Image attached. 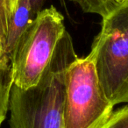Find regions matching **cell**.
Returning <instances> with one entry per match:
<instances>
[{"instance_id": "cell-2", "label": "cell", "mask_w": 128, "mask_h": 128, "mask_svg": "<svg viewBox=\"0 0 128 128\" xmlns=\"http://www.w3.org/2000/svg\"><path fill=\"white\" fill-rule=\"evenodd\" d=\"M90 53L109 101L128 103V1L103 18Z\"/></svg>"}, {"instance_id": "cell-13", "label": "cell", "mask_w": 128, "mask_h": 128, "mask_svg": "<svg viewBox=\"0 0 128 128\" xmlns=\"http://www.w3.org/2000/svg\"><path fill=\"white\" fill-rule=\"evenodd\" d=\"M117 1H118L119 3H121V4H122V3H124V2H127L128 0H117Z\"/></svg>"}, {"instance_id": "cell-6", "label": "cell", "mask_w": 128, "mask_h": 128, "mask_svg": "<svg viewBox=\"0 0 128 128\" xmlns=\"http://www.w3.org/2000/svg\"><path fill=\"white\" fill-rule=\"evenodd\" d=\"M78 4L86 13H92L102 17H106L113 10L121 4L117 0H70ZM123 4V3H122Z\"/></svg>"}, {"instance_id": "cell-12", "label": "cell", "mask_w": 128, "mask_h": 128, "mask_svg": "<svg viewBox=\"0 0 128 128\" xmlns=\"http://www.w3.org/2000/svg\"><path fill=\"white\" fill-rule=\"evenodd\" d=\"M9 2V10H10V13H11V16L12 15L13 12H14L15 8H16L17 4H18V0H8ZM12 18V17H11Z\"/></svg>"}, {"instance_id": "cell-9", "label": "cell", "mask_w": 128, "mask_h": 128, "mask_svg": "<svg viewBox=\"0 0 128 128\" xmlns=\"http://www.w3.org/2000/svg\"><path fill=\"white\" fill-rule=\"evenodd\" d=\"M11 17L8 0H0V39L4 48V53H6V36H7Z\"/></svg>"}, {"instance_id": "cell-4", "label": "cell", "mask_w": 128, "mask_h": 128, "mask_svg": "<svg viewBox=\"0 0 128 128\" xmlns=\"http://www.w3.org/2000/svg\"><path fill=\"white\" fill-rule=\"evenodd\" d=\"M96 75L90 53L67 71L64 128H101L113 112Z\"/></svg>"}, {"instance_id": "cell-3", "label": "cell", "mask_w": 128, "mask_h": 128, "mask_svg": "<svg viewBox=\"0 0 128 128\" xmlns=\"http://www.w3.org/2000/svg\"><path fill=\"white\" fill-rule=\"evenodd\" d=\"M66 32L64 18L54 6L42 9L18 40L11 57L13 85H36Z\"/></svg>"}, {"instance_id": "cell-5", "label": "cell", "mask_w": 128, "mask_h": 128, "mask_svg": "<svg viewBox=\"0 0 128 128\" xmlns=\"http://www.w3.org/2000/svg\"><path fill=\"white\" fill-rule=\"evenodd\" d=\"M29 0H18L12 15L6 40V55L9 62L18 40L34 18Z\"/></svg>"}, {"instance_id": "cell-1", "label": "cell", "mask_w": 128, "mask_h": 128, "mask_svg": "<svg viewBox=\"0 0 128 128\" xmlns=\"http://www.w3.org/2000/svg\"><path fill=\"white\" fill-rule=\"evenodd\" d=\"M77 58L66 31L38 84L28 89L12 84L10 128H64L67 71Z\"/></svg>"}, {"instance_id": "cell-11", "label": "cell", "mask_w": 128, "mask_h": 128, "mask_svg": "<svg viewBox=\"0 0 128 128\" xmlns=\"http://www.w3.org/2000/svg\"><path fill=\"white\" fill-rule=\"evenodd\" d=\"M29 1H30L32 13L34 16H36L43 9V4H44V2L46 0H29Z\"/></svg>"}, {"instance_id": "cell-8", "label": "cell", "mask_w": 128, "mask_h": 128, "mask_svg": "<svg viewBox=\"0 0 128 128\" xmlns=\"http://www.w3.org/2000/svg\"><path fill=\"white\" fill-rule=\"evenodd\" d=\"M101 128H128V105L112 112L107 122Z\"/></svg>"}, {"instance_id": "cell-10", "label": "cell", "mask_w": 128, "mask_h": 128, "mask_svg": "<svg viewBox=\"0 0 128 128\" xmlns=\"http://www.w3.org/2000/svg\"><path fill=\"white\" fill-rule=\"evenodd\" d=\"M11 67V64H10L9 60L7 59L4 53V48L3 46L2 41L0 39V70H4V68H7Z\"/></svg>"}, {"instance_id": "cell-7", "label": "cell", "mask_w": 128, "mask_h": 128, "mask_svg": "<svg viewBox=\"0 0 128 128\" xmlns=\"http://www.w3.org/2000/svg\"><path fill=\"white\" fill-rule=\"evenodd\" d=\"M11 67L0 70V126L9 110L10 96L12 87Z\"/></svg>"}]
</instances>
